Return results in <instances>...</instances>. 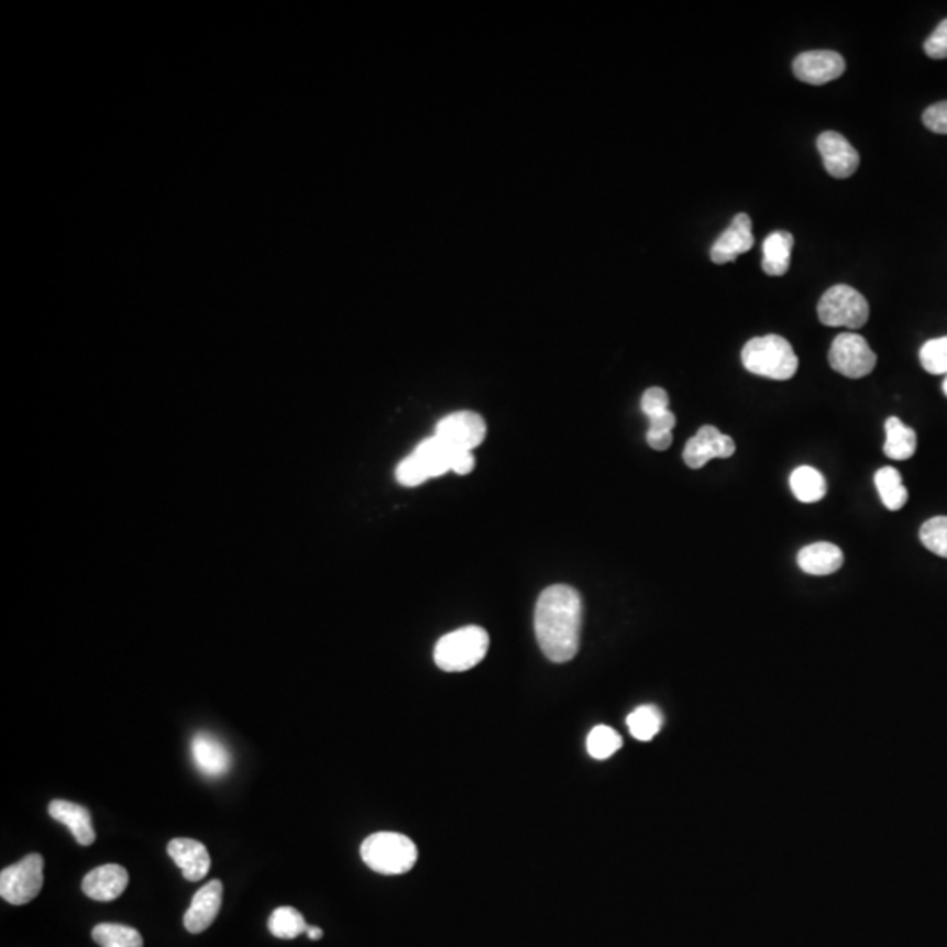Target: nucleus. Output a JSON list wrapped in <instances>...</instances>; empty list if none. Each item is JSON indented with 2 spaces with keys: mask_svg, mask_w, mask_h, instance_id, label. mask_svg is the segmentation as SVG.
<instances>
[{
  "mask_svg": "<svg viewBox=\"0 0 947 947\" xmlns=\"http://www.w3.org/2000/svg\"><path fill=\"white\" fill-rule=\"evenodd\" d=\"M583 602L568 584H554L541 593L536 607V636L551 662H571L580 651Z\"/></svg>",
  "mask_w": 947,
  "mask_h": 947,
  "instance_id": "nucleus-1",
  "label": "nucleus"
},
{
  "mask_svg": "<svg viewBox=\"0 0 947 947\" xmlns=\"http://www.w3.org/2000/svg\"><path fill=\"white\" fill-rule=\"evenodd\" d=\"M740 356L749 373L767 379H792L799 368V356L792 344L774 333L751 339Z\"/></svg>",
  "mask_w": 947,
  "mask_h": 947,
  "instance_id": "nucleus-2",
  "label": "nucleus"
},
{
  "mask_svg": "<svg viewBox=\"0 0 947 947\" xmlns=\"http://www.w3.org/2000/svg\"><path fill=\"white\" fill-rule=\"evenodd\" d=\"M362 860L377 874H406L418 861V848L407 835L379 832L362 844Z\"/></svg>",
  "mask_w": 947,
  "mask_h": 947,
  "instance_id": "nucleus-3",
  "label": "nucleus"
},
{
  "mask_svg": "<svg viewBox=\"0 0 947 947\" xmlns=\"http://www.w3.org/2000/svg\"><path fill=\"white\" fill-rule=\"evenodd\" d=\"M489 636L485 628L463 627L439 639L433 660L444 672H465L485 660Z\"/></svg>",
  "mask_w": 947,
  "mask_h": 947,
  "instance_id": "nucleus-4",
  "label": "nucleus"
},
{
  "mask_svg": "<svg viewBox=\"0 0 947 947\" xmlns=\"http://www.w3.org/2000/svg\"><path fill=\"white\" fill-rule=\"evenodd\" d=\"M818 316L819 321L826 327L861 329L869 321V302L851 286L835 285L819 299Z\"/></svg>",
  "mask_w": 947,
  "mask_h": 947,
  "instance_id": "nucleus-5",
  "label": "nucleus"
},
{
  "mask_svg": "<svg viewBox=\"0 0 947 947\" xmlns=\"http://www.w3.org/2000/svg\"><path fill=\"white\" fill-rule=\"evenodd\" d=\"M44 883V860L37 852L5 867L0 872V895L13 905H25L40 895Z\"/></svg>",
  "mask_w": 947,
  "mask_h": 947,
  "instance_id": "nucleus-6",
  "label": "nucleus"
},
{
  "mask_svg": "<svg viewBox=\"0 0 947 947\" xmlns=\"http://www.w3.org/2000/svg\"><path fill=\"white\" fill-rule=\"evenodd\" d=\"M828 360L835 373L851 379L869 376L878 364V356L870 350L869 342L852 332L840 333L834 339Z\"/></svg>",
  "mask_w": 947,
  "mask_h": 947,
  "instance_id": "nucleus-7",
  "label": "nucleus"
},
{
  "mask_svg": "<svg viewBox=\"0 0 947 947\" xmlns=\"http://www.w3.org/2000/svg\"><path fill=\"white\" fill-rule=\"evenodd\" d=\"M436 438L441 439L450 450L472 451L485 441L486 423L477 412H453L439 421Z\"/></svg>",
  "mask_w": 947,
  "mask_h": 947,
  "instance_id": "nucleus-8",
  "label": "nucleus"
},
{
  "mask_svg": "<svg viewBox=\"0 0 947 947\" xmlns=\"http://www.w3.org/2000/svg\"><path fill=\"white\" fill-rule=\"evenodd\" d=\"M736 453V442L716 427H702L684 445L683 459L690 469H702L713 459H730Z\"/></svg>",
  "mask_w": 947,
  "mask_h": 947,
  "instance_id": "nucleus-9",
  "label": "nucleus"
},
{
  "mask_svg": "<svg viewBox=\"0 0 947 947\" xmlns=\"http://www.w3.org/2000/svg\"><path fill=\"white\" fill-rule=\"evenodd\" d=\"M826 173L837 179H846L857 173L860 155L848 139L839 132H823L816 141Z\"/></svg>",
  "mask_w": 947,
  "mask_h": 947,
  "instance_id": "nucleus-10",
  "label": "nucleus"
},
{
  "mask_svg": "<svg viewBox=\"0 0 947 947\" xmlns=\"http://www.w3.org/2000/svg\"><path fill=\"white\" fill-rule=\"evenodd\" d=\"M846 70V62L837 52H805L801 53L793 62V73L801 81L807 85H825L840 78Z\"/></svg>",
  "mask_w": 947,
  "mask_h": 947,
  "instance_id": "nucleus-11",
  "label": "nucleus"
},
{
  "mask_svg": "<svg viewBox=\"0 0 947 947\" xmlns=\"http://www.w3.org/2000/svg\"><path fill=\"white\" fill-rule=\"evenodd\" d=\"M753 244L755 238L751 218L746 212H740V214L734 218L731 225L719 235L718 241L711 247V258H713L714 264H728V262H734L742 253H748L753 247Z\"/></svg>",
  "mask_w": 947,
  "mask_h": 947,
  "instance_id": "nucleus-12",
  "label": "nucleus"
},
{
  "mask_svg": "<svg viewBox=\"0 0 947 947\" xmlns=\"http://www.w3.org/2000/svg\"><path fill=\"white\" fill-rule=\"evenodd\" d=\"M191 760L206 778H221L232 767L227 746L208 731H199L191 740Z\"/></svg>",
  "mask_w": 947,
  "mask_h": 947,
  "instance_id": "nucleus-13",
  "label": "nucleus"
},
{
  "mask_svg": "<svg viewBox=\"0 0 947 947\" xmlns=\"http://www.w3.org/2000/svg\"><path fill=\"white\" fill-rule=\"evenodd\" d=\"M126 887H129V872L125 867L114 866V863L90 870L81 884L82 893L97 902L117 900Z\"/></svg>",
  "mask_w": 947,
  "mask_h": 947,
  "instance_id": "nucleus-14",
  "label": "nucleus"
},
{
  "mask_svg": "<svg viewBox=\"0 0 947 947\" xmlns=\"http://www.w3.org/2000/svg\"><path fill=\"white\" fill-rule=\"evenodd\" d=\"M221 896H223V884L221 881H211L203 884L194 900H191L190 909L185 914V928L190 934H202L208 931L212 922L217 920L221 907Z\"/></svg>",
  "mask_w": 947,
  "mask_h": 947,
  "instance_id": "nucleus-15",
  "label": "nucleus"
},
{
  "mask_svg": "<svg viewBox=\"0 0 947 947\" xmlns=\"http://www.w3.org/2000/svg\"><path fill=\"white\" fill-rule=\"evenodd\" d=\"M167 852L174 863L181 869L183 878L197 883L208 876L211 869V857L202 843L195 839H173L167 846Z\"/></svg>",
  "mask_w": 947,
  "mask_h": 947,
  "instance_id": "nucleus-16",
  "label": "nucleus"
},
{
  "mask_svg": "<svg viewBox=\"0 0 947 947\" xmlns=\"http://www.w3.org/2000/svg\"><path fill=\"white\" fill-rule=\"evenodd\" d=\"M49 816L69 828L76 843L91 846L96 843V830L91 826V814L87 807L67 801H53L48 807Z\"/></svg>",
  "mask_w": 947,
  "mask_h": 947,
  "instance_id": "nucleus-17",
  "label": "nucleus"
},
{
  "mask_svg": "<svg viewBox=\"0 0 947 947\" xmlns=\"http://www.w3.org/2000/svg\"><path fill=\"white\" fill-rule=\"evenodd\" d=\"M796 562L805 574L828 575L843 568L844 554L839 546L832 542H814L799 551Z\"/></svg>",
  "mask_w": 947,
  "mask_h": 947,
  "instance_id": "nucleus-18",
  "label": "nucleus"
},
{
  "mask_svg": "<svg viewBox=\"0 0 947 947\" xmlns=\"http://www.w3.org/2000/svg\"><path fill=\"white\" fill-rule=\"evenodd\" d=\"M793 246H795V239L790 232H783V230L772 232L763 241V260H761L763 273L769 276H784L792 262Z\"/></svg>",
  "mask_w": 947,
  "mask_h": 947,
  "instance_id": "nucleus-19",
  "label": "nucleus"
},
{
  "mask_svg": "<svg viewBox=\"0 0 947 947\" xmlns=\"http://www.w3.org/2000/svg\"><path fill=\"white\" fill-rule=\"evenodd\" d=\"M916 432L909 429L907 425L891 416L887 421V442L884 453L891 460H907L916 453Z\"/></svg>",
  "mask_w": 947,
  "mask_h": 947,
  "instance_id": "nucleus-20",
  "label": "nucleus"
},
{
  "mask_svg": "<svg viewBox=\"0 0 947 947\" xmlns=\"http://www.w3.org/2000/svg\"><path fill=\"white\" fill-rule=\"evenodd\" d=\"M416 459L420 460L421 465H423L425 471L429 474L430 480L432 477L442 476L445 472L451 471V456H453V450H450L441 439L433 438L425 439L421 444H418L415 451H412Z\"/></svg>",
  "mask_w": 947,
  "mask_h": 947,
  "instance_id": "nucleus-21",
  "label": "nucleus"
},
{
  "mask_svg": "<svg viewBox=\"0 0 947 947\" xmlns=\"http://www.w3.org/2000/svg\"><path fill=\"white\" fill-rule=\"evenodd\" d=\"M790 486L793 495L804 504L819 503L826 495V481L822 472L807 465L793 471Z\"/></svg>",
  "mask_w": 947,
  "mask_h": 947,
  "instance_id": "nucleus-22",
  "label": "nucleus"
},
{
  "mask_svg": "<svg viewBox=\"0 0 947 947\" xmlns=\"http://www.w3.org/2000/svg\"><path fill=\"white\" fill-rule=\"evenodd\" d=\"M876 488L884 506L890 510H899L907 504V488L900 476V472L893 467L879 469L876 472Z\"/></svg>",
  "mask_w": 947,
  "mask_h": 947,
  "instance_id": "nucleus-23",
  "label": "nucleus"
},
{
  "mask_svg": "<svg viewBox=\"0 0 947 947\" xmlns=\"http://www.w3.org/2000/svg\"><path fill=\"white\" fill-rule=\"evenodd\" d=\"M663 716L654 705H640L628 714L627 727L634 739L648 742L662 730Z\"/></svg>",
  "mask_w": 947,
  "mask_h": 947,
  "instance_id": "nucleus-24",
  "label": "nucleus"
},
{
  "mask_svg": "<svg viewBox=\"0 0 947 947\" xmlns=\"http://www.w3.org/2000/svg\"><path fill=\"white\" fill-rule=\"evenodd\" d=\"M91 937L100 947H143V935L132 926L118 923H100L91 932Z\"/></svg>",
  "mask_w": 947,
  "mask_h": 947,
  "instance_id": "nucleus-25",
  "label": "nucleus"
},
{
  "mask_svg": "<svg viewBox=\"0 0 947 947\" xmlns=\"http://www.w3.org/2000/svg\"><path fill=\"white\" fill-rule=\"evenodd\" d=\"M268 931L277 939H297L308 932L302 914L294 907H277L268 917Z\"/></svg>",
  "mask_w": 947,
  "mask_h": 947,
  "instance_id": "nucleus-26",
  "label": "nucleus"
},
{
  "mask_svg": "<svg viewBox=\"0 0 947 947\" xmlns=\"http://www.w3.org/2000/svg\"><path fill=\"white\" fill-rule=\"evenodd\" d=\"M621 746H624V739H621V736H619L618 731L613 730V728L606 727V725L593 728V730L590 731L588 740H586L588 753L592 755L595 760H607V758L613 757Z\"/></svg>",
  "mask_w": 947,
  "mask_h": 947,
  "instance_id": "nucleus-27",
  "label": "nucleus"
},
{
  "mask_svg": "<svg viewBox=\"0 0 947 947\" xmlns=\"http://www.w3.org/2000/svg\"><path fill=\"white\" fill-rule=\"evenodd\" d=\"M648 444L657 451H665L672 444V430L675 427V416L671 409L649 416Z\"/></svg>",
  "mask_w": 947,
  "mask_h": 947,
  "instance_id": "nucleus-28",
  "label": "nucleus"
},
{
  "mask_svg": "<svg viewBox=\"0 0 947 947\" xmlns=\"http://www.w3.org/2000/svg\"><path fill=\"white\" fill-rule=\"evenodd\" d=\"M920 539L926 550L947 559V516H935L923 524Z\"/></svg>",
  "mask_w": 947,
  "mask_h": 947,
  "instance_id": "nucleus-29",
  "label": "nucleus"
},
{
  "mask_svg": "<svg viewBox=\"0 0 947 947\" xmlns=\"http://www.w3.org/2000/svg\"><path fill=\"white\" fill-rule=\"evenodd\" d=\"M920 362L926 373L947 374V338L925 342L920 351Z\"/></svg>",
  "mask_w": 947,
  "mask_h": 947,
  "instance_id": "nucleus-30",
  "label": "nucleus"
},
{
  "mask_svg": "<svg viewBox=\"0 0 947 947\" xmlns=\"http://www.w3.org/2000/svg\"><path fill=\"white\" fill-rule=\"evenodd\" d=\"M395 476H397L398 483L404 486H418L425 483V481L430 480L429 474H427L420 460L416 459L415 454H409L407 459L398 463Z\"/></svg>",
  "mask_w": 947,
  "mask_h": 947,
  "instance_id": "nucleus-31",
  "label": "nucleus"
},
{
  "mask_svg": "<svg viewBox=\"0 0 947 947\" xmlns=\"http://www.w3.org/2000/svg\"><path fill=\"white\" fill-rule=\"evenodd\" d=\"M640 407L648 418L658 415V412L667 411L669 409V395H667L665 389L657 388V386L646 389L642 400H640Z\"/></svg>",
  "mask_w": 947,
  "mask_h": 947,
  "instance_id": "nucleus-32",
  "label": "nucleus"
},
{
  "mask_svg": "<svg viewBox=\"0 0 947 947\" xmlns=\"http://www.w3.org/2000/svg\"><path fill=\"white\" fill-rule=\"evenodd\" d=\"M925 53L935 60L947 58V20L940 22V25L926 40Z\"/></svg>",
  "mask_w": 947,
  "mask_h": 947,
  "instance_id": "nucleus-33",
  "label": "nucleus"
},
{
  "mask_svg": "<svg viewBox=\"0 0 947 947\" xmlns=\"http://www.w3.org/2000/svg\"><path fill=\"white\" fill-rule=\"evenodd\" d=\"M923 123L935 134L947 135V100L926 109L923 113Z\"/></svg>",
  "mask_w": 947,
  "mask_h": 947,
  "instance_id": "nucleus-34",
  "label": "nucleus"
},
{
  "mask_svg": "<svg viewBox=\"0 0 947 947\" xmlns=\"http://www.w3.org/2000/svg\"><path fill=\"white\" fill-rule=\"evenodd\" d=\"M476 467V459L472 451H453L451 456V471L456 472L460 476H465L469 472Z\"/></svg>",
  "mask_w": 947,
  "mask_h": 947,
  "instance_id": "nucleus-35",
  "label": "nucleus"
},
{
  "mask_svg": "<svg viewBox=\"0 0 947 947\" xmlns=\"http://www.w3.org/2000/svg\"><path fill=\"white\" fill-rule=\"evenodd\" d=\"M306 934L309 935V939L311 940H320L323 937V931H320L318 926H308Z\"/></svg>",
  "mask_w": 947,
  "mask_h": 947,
  "instance_id": "nucleus-36",
  "label": "nucleus"
},
{
  "mask_svg": "<svg viewBox=\"0 0 947 947\" xmlns=\"http://www.w3.org/2000/svg\"><path fill=\"white\" fill-rule=\"evenodd\" d=\"M943 389H944V394H946V397H947V377H946V381H944Z\"/></svg>",
  "mask_w": 947,
  "mask_h": 947,
  "instance_id": "nucleus-37",
  "label": "nucleus"
}]
</instances>
